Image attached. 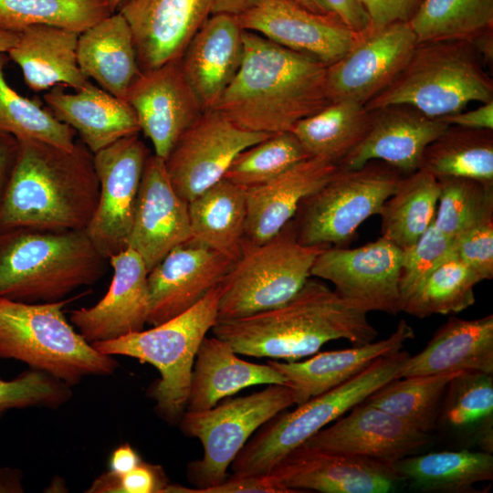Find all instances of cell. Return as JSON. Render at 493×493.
Wrapping results in <instances>:
<instances>
[{
    "instance_id": "obj_1",
    "label": "cell",
    "mask_w": 493,
    "mask_h": 493,
    "mask_svg": "<svg viewBox=\"0 0 493 493\" xmlns=\"http://www.w3.org/2000/svg\"><path fill=\"white\" fill-rule=\"evenodd\" d=\"M243 40L241 66L213 110L242 129L276 133L331 102L327 65L252 31Z\"/></svg>"
},
{
    "instance_id": "obj_2",
    "label": "cell",
    "mask_w": 493,
    "mask_h": 493,
    "mask_svg": "<svg viewBox=\"0 0 493 493\" xmlns=\"http://www.w3.org/2000/svg\"><path fill=\"white\" fill-rule=\"evenodd\" d=\"M19 150L1 206L0 229L86 230L100 184L93 152L79 139L64 149L17 139Z\"/></svg>"
},
{
    "instance_id": "obj_3",
    "label": "cell",
    "mask_w": 493,
    "mask_h": 493,
    "mask_svg": "<svg viewBox=\"0 0 493 493\" xmlns=\"http://www.w3.org/2000/svg\"><path fill=\"white\" fill-rule=\"evenodd\" d=\"M212 332L238 354L288 362L311 356L330 341L345 339L362 345L378 335L366 311L326 284L310 278L285 304L238 319L217 320Z\"/></svg>"
},
{
    "instance_id": "obj_4",
    "label": "cell",
    "mask_w": 493,
    "mask_h": 493,
    "mask_svg": "<svg viewBox=\"0 0 493 493\" xmlns=\"http://www.w3.org/2000/svg\"><path fill=\"white\" fill-rule=\"evenodd\" d=\"M108 264L87 230L0 229V298L63 300L97 283Z\"/></svg>"
},
{
    "instance_id": "obj_5",
    "label": "cell",
    "mask_w": 493,
    "mask_h": 493,
    "mask_svg": "<svg viewBox=\"0 0 493 493\" xmlns=\"http://www.w3.org/2000/svg\"><path fill=\"white\" fill-rule=\"evenodd\" d=\"M72 299L26 303L0 298V359L20 361L73 387L115 372L114 356L96 350L63 311Z\"/></svg>"
},
{
    "instance_id": "obj_6",
    "label": "cell",
    "mask_w": 493,
    "mask_h": 493,
    "mask_svg": "<svg viewBox=\"0 0 493 493\" xmlns=\"http://www.w3.org/2000/svg\"><path fill=\"white\" fill-rule=\"evenodd\" d=\"M219 287L200 301L163 323L113 340L91 343L99 351L134 358L154 366L160 379L149 388L155 411L167 423L185 412L197 351L217 321Z\"/></svg>"
},
{
    "instance_id": "obj_7",
    "label": "cell",
    "mask_w": 493,
    "mask_h": 493,
    "mask_svg": "<svg viewBox=\"0 0 493 493\" xmlns=\"http://www.w3.org/2000/svg\"><path fill=\"white\" fill-rule=\"evenodd\" d=\"M468 41L418 43L398 77L364 106L408 105L431 118L493 100V80Z\"/></svg>"
},
{
    "instance_id": "obj_8",
    "label": "cell",
    "mask_w": 493,
    "mask_h": 493,
    "mask_svg": "<svg viewBox=\"0 0 493 493\" xmlns=\"http://www.w3.org/2000/svg\"><path fill=\"white\" fill-rule=\"evenodd\" d=\"M406 351L379 357L341 385L314 396L268 421L250 438L231 464L236 476L268 474L290 451L362 403L389 382L402 377Z\"/></svg>"
},
{
    "instance_id": "obj_9",
    "label": "cell",
    "mask_w": 493,
    "mask_h": 493,
    "mask_svg": "<svg viewBox=\"0 0 493 493\" xmlns=\"http://www.w3.org/2000/svg\"><path fill=\"white\" fill-rule=\"evenodd\" d=\"M325 248L301 245L292 219L274 237L242 251L218 284L217 320H234L281 306L309 278Z\"/></svg>"
},
{
    "instance_id": "obj_10",
    "label": "cell",
    "mask_w": 493,
    "mask_h": 493,
    "mask_svg": "<svg viewBox=\"0 0 493 493\" xmlns=\"http://www.w3.org/2000/svg\"><path fill=\"white\" fill-rule=\"evenodd\" d=\"M404 176L390 164L372 160L356 169L340 168L316 192L304 198L292 218L304 246H347L358 227L382 206Z\"/></svg>"
},
{
    "instance_id": "obj_11",
    "label": "cell",
    "mask_w": 493,
    "mask_h": 493,
    "mask_svg": "<svg viewBox=\"0 0 493 493\" xmlns=\"http://www.w3.org/2000/svg\"><path fill=\"white\" fill-rule=\"evenodd\" d=\"M295 404L287 384H267L261 391L215 404L210 409L186 411L179 424L183 433L203 446L201 459L191 462L187 475L195 489L219 484L227 468L253 434L263 425Z\"/></svg>"
},
{
    "instance_id": "obj_12",
    "label": "cell",
    "mask_w": 493,
    "mask_h": 493,
    "mask_svg": "<svg viewBox=\"0 0 493 493\" xmlns=\"http://www.w3.org/2000/svg\"><path fill=\"white\" fill-rule=\"evenodd\" d=\"M261 0H122L118 6L133 36L141 71L180 58L213 16H239Z\"/></svg>"
},
{
    "instance_id": "obj_13",
    "label": "cell",
    "mask_w": 493,
    "mask_h": 493,
    "mask_svg": "<svg viewBox=\"0 0 493 493\" xmlns=\"http://www.w3.org/2000/svg\"><path fill=\"white\" fill-rule=\"evenodd\" d=\"M403 257L401 248L382 236L357 248L329 246L317 256L310 275L330 281L341 298L367 313L396 315Z\"/></svg>"
},
{
    "instance_id": "obj_14",
    "label": "cell",
    "mask_w": 493,
    "mask_h": 493,
    "mask_svg": "<svg viewBox=\"0 0 493 493\" xmlns=\"http://www.w3.org/2000/svg\"><path fill=\"white\" fill-rule=\"evenodd\" d=\"M149 154L139 133L121 138L93 153L100 197L86 230L96 248L107 259L127 247L142 171Z\"/></svg>"
},
{
    "instance_id": "obj_15",
    "label": "cell",
    "mask_w": 493,
    "mask_h": 493,
    "mask_svg": "<svg viewBox=\"0 0 493 493\" xmlns=\"http://www.w3.org/2000/svg\"><path fill=\"white\" fill-rule=\"evenodd\" d=\"M270 134L242 129L215 110L204 111L164 160L173 187L190 202L223 179L241 151Z\"/></svg>"
},
{
    "instance_id": "obj_16",
    "label": "cell",
    "mask_w": 493,
    "mask_h": 493,
    "mask_svg": "<svg viewBox=\"0 0 493 493\" xmlns=\"http://www.w3.org/2000/svg\"><path fill=\"white\" fill-rule=\"evenodd\" d=\"M417 44L408 22L370 28L343 57L327 67L330 101L365 105L398 77Z\"/></svg>"
},
{
    "instance_id": "obj_17",
    "label": "cell",
    "mask_w": 493,
    "mask_h": 493,
    "mask_svg": "<svg viewBox=\"0 0 493 493\" xmlns=\"http://www.w3.org/2000/svg\"><path fill=\"white\" fill-rule=\"evenodd\" d=\"M244 30L329 66L362 37L331 13L318 14L292 0H261L237 16Z\"/></svg>"
},
{
    "instance_id": "obj_18",
    "label": "cell",
    "mask_w": 493,
    "mask_h": 493,
    "mask_svg": "<svg viewBox=\"0 0 493 493\" xmlns=\"http://www.w3.org/2000/svg\"><path fill=\"white\" fill-rule=\"evenodd\" d=\"M191 239L188 202L173 187L164 160L150 153L142 171L127 247L141 256L150 271L170 251Z\"/></svg>"
},
{
    "instance_id": "obj_19",
    "label": "cell",
    "mask_w": 493,
    "mask_h": 493,
    "mask_svg": "<svg viewBox=\"0 0 493 493\" xmlns=\"http://www.w3.org/2000/svg\"><path fill=\"white\" fill-rule=\"evenodd\" d=\"M126 100L137 115L141 131L152 142L154 154L163 160L204 112L184 76L180 58L142 72Z\"/></svg>"
},
{
    "instance_id": "obj_20",
    "label": "cell",
    "mask_w": 493,
    "mask_h": 493,
    "mask_svg": "<svg viewBox=\"0 0 493 493\" xmlns=\"http://www.w3.org/2000/svg\"><path fill=\"white\" fill-rule=\"evenodd\" d=\"M236 259L190 240L148 273L149 316L155 326L184 312L216 287Z\"/></svg>"
},
{
    "instance_id": "obj_21",
    "label": "cell",
    "mask_w": 493,
    "mask_h": 493,
    "mask_svg": "<svg viewBox=\"0 0 493 493\" xmlns=\"http://www.w3.org/2000/svg\"><path fill=\"white\" fill-rule=\"evenodd\" d=\"M429 441V434L363 401L301 446L392 466Z\"/></svg>"
},
{
    "instance_id": "obj_22",
    "label": "cell",
    "mask_w": 493,
    "mask_h": 493,
    "mask_svg": "<svg viewBox=\"0 0 493 493\" xmlns=\"http://www.w3.org/2000/svg\"><path fill=\"white\" fill-rule=\"evenodd\" d=\"M290 493H386L400 481L392 466L299 446L269 472Z\"/></svg>"
},
{
    "instance_id": "obj_23",
    "label": "cell",
    "mask_w": 493,
    "mask_h": 493,
    "mask_svg": "<svg viewBox=\"0 0 493 493\" xmlns=\"http://www.w3.org/2000/svg\"><path fill=\"white\" fill-rule=\"evenodd\" d=\"M109 265L113 275L104 297L69 316L71 324L90 343L142 330L148 320L149 271L141 256L126 247L111 256Z\"/></svg>"
},
{
    "instance_id": "obj_24",
    "label": "cell",
    "mask_w": 493,
    "mask_h": 493,
    "mask_svg": "<svg viewBox=\"0 0 493 493\" xmlns=\"http://www.w3.org/2000/svg\"><path fill=\"white\" fill-rule=\"evenodd\" d=\"M373 111L372 125L362 141L339 163L340 168L356 169L378 160L404 175L420 168L429 143L449 126L440 118H431L408 105H390Z\"/></svg>"
},
{
    "instance_id": "obj_25",
    "label": "cell",
    "mask_w": 493,
    "mask_h": 493,
    "mask_svg": "<svg viewBox=\"0 0 493 493\" xmlns=\"http://www.w3.org/2000/svg\"><path fill=\"white\" fill-rule=\"evenodd\" d=\"M243 31L237 16H213L192 37L180 58L184 76L204 111L215 107L241 66Z\"/></svg>"
},
{
    "instance_id": "obj_26",
    "label": "cell",
    "mask_w": 493,
    "mask_h": 493,
    "mask_svg": "<svg viewBox=\"0 0 493 493\" xmlns=\"http://www.w3.org/2000/svg\"><path fill=\"white\" fill-rule=\"evenodd\" d=\"M339 166L309 157L274 178L246 190L245 242L259 245L278 235L294 217L301 201L320 188Z\"/></svg>"
},
{
    "instance_id": "obj_27",
    "label": "cell",
    "mask_w": 493,
    "mask_h": 493,
    "mask_svg": "<svg viewBox=\"0 0 493 493\" xmlns=\"http://www.w3.org/2000/svg\"><path fill=\"white\" fill-rule=\"evenodd\" d=\"M414 338L412 327L401 320L387 338L352 348L316 352L302 362H267L285 378L295 395V404L328 392L351 379L379 357L401 351L404 343Z\"/></svg>"
},
{
    "instance_id": "obj_28",
    "label": "cell",
    "mask_w": 493,
    "mask_h": 493,
    "mask_svg": "<svg viewBox=\"0 0 493 493\" xmlns=\"http://www.w3.org/2000/svg\"><path fill=\"white\" fill-rule=\"evenodd\" d=\"M64 88H51L44 94V100L54 116L71 127L93 153L141 131L137 115L127 100L89 81L74 93L65 92Z\"/></svg>"
},
{
    "instance_id": "obj_29",
    "label": "cell",
    "mask_w": 493,
    "mask_h": 493,
    "mask_svg": "<svg viewBox=\"0 0 493 493\" xmlns=\"http://www.w3.org/2000/svg\"><path fill=\"white\" fill-rule=\"evenodd\" d=\"M482 372L493 373V315L450 317L427 345L410 356L402 377Z\"/></svg>"
},
{
    "instance_id": "obj_30",
    "label": "cell",
    "mask_w": 493,
    "mask_h": 493,
    "mask_svg": "<svg viewBox=\"0 0 493 493\" xmlns=\"http://www.w3.org/2000/svg\"><path fill=\"white\" fill-rule=\"evenodd\" d=\"M226 341L205 337L197 351L186 411L210 409L222 399L259 384H285L271 364H257L238 357Z\"/></svg>"
},
{
    "instance_id": "obj_31",
    "label": "cell",
    "mask_w": 493,
    "mask_h": 493,
    "mask_svg": "<svg viewBox=\"0 0 493 493\" xmlns=\"http://www.w3.org/2000/svg\"><path fill=\"white\" fill-rule=\"evenodd\" d=\"M79 34L59 26H30L19 32L7 56L20 67L32 90L39 92L55 86L76 90L89 82L78 63Z\"/></svg>"
},
{
    "instance_id": "obj_32",
    "label": "cell",
    "mask_w": 493,
    "mask_h": 493,
    "mask_svg": "<svg viewBox=\"0 0 493 493\" xmlns=\"http://www.w3.org/2000/svg\"><path fill=\"white\" fill-rule=\"evenodd\" d=\"M77 57L87 79L121 100H126L130 87L142 73L131 29L119 12L79 34Z\"/></svg>"
},
{
    "instance_id": "obj_33",
    "label": "cell",
    "mask_w": 493,
    "mask_h": 493,
    "mask_svg": "<svg viewBox=\"0 0 493 493\" xmlns=\"http://www.w3.org/2000/svg\"><path fill=\"white\" fill-rule=\"evenodd\" d=\"M192 239L235 259L245 243L246 190L225 178L188 202Z\"/></svg>"
},
{
    "instance_id": "obj_34",
    "label": "cell",
    "mask_w": 493,
    "mask_h": 493,
    "mask_svg": "<svg viewBox=\"0 0 493 493\" xmlns=\"http://www.w3.org/2000/svg\"><path fill=\"white\" fill-rule=\"evenodd\" d=\"M392 467L399 480L424 492H470L475 484L493 479L489 452L459 450L406 456Z\"/></svg>"
},
{
    "instance_id": "obj_35",
    "label": "cell",
    "mask_w": 493,
    "mask_h": 493,
    "mask_svg": "<svg viewBox=\"0 0 493 493\" xmlns=\"http://www.w3.org/2000/svg\"><path fill=\"white\" fill-rule=\"evenodd\" d=\"M373 111L353 100H335L290 130L310 157L339 163L362 141Z\"/></svg>"
},
{
    "instance_id": "obj_36",
    "label": "cell",
    "mask_w": 493,
    "mask_h": 493,
    "mask_svg": "<svg viewBox=\"0 0 493 493\" xmlns=\"http://www.w3.org/2000/svg\"><path fill=\"white\" fill-rule=\"evenodd\" d=\"M438 196L432 173L418 169L404 175L380 211L381 236L402 250L411 247L434 223Z\"/></svg>"
},
{
    "instance_id": "obj_37",
    "label": "cell",
    "mask_w": 493,
    "mask_h": 493,
    "mask_svg": "<svg viewBox=\"0 0 493 493\" xmlns=\"http://www.w3.org/2000/svg\"><path fill=\"white\" fill-rule=\"evenodd\" d=\"M419 169L436 178L493 182V130L449 125L425 149Z\"/></svg>"
},
{
    "instance_id": "obj_38",
    "label": "cell",
    "mask_w": 493,
    "mask_h": 493,
    "mask_svg": "<svg viewBox=\"0 0 493 493\" xmlns=\"http://www.w3.org/2000/svg\"><path fill=\"white\" fill-rule=\"evenodd\" d=\"M458 373L394 379L372 393L364 402L429 434L438 419L446 388Z\"/></svg>"
},
{
    "instance_id": "obj_39",
    "label": "cell",
    "mask_w": 493,
    "mask_h": 493,
    "mask_svg": "<svg viewBox=\"0 0 493 493\" xmlns=\"http://www.w3.org/2000/svg\"><path fill=\"white\" fill-rule=\"evenodd\" d=\"M417 43L468 41L493 25V0H424L408 22Z\"/></svg>"
},
{
    "instance_id": "obj_40",
    "label": "cell",
    "mask_w": 493,
    "mask_h": 493,
    "mask_svg": "<svg viewBox=\"0 0 493 493\" xmlns=\"http://www.w3.org/2000/svg\"><path fill=\"white\" fill-rule=\"evenodd\" d=\"M480 281L452 251L418 286L402 311L421 319L458 313L475 303L474 288Z\"/></svg>"
},
{
    "instance_id": "obj_41",
    "label": "cell",
    "mask_w": 493,
    "mask_h": 493,
    "mask_svg": "<svg viewBox=\"0 0 493 493\" xmlns=\"http://www.w3.org/2000/svg\"><path fill=\"white\" fill-rule=\"evenodd\" d=\"M112 15L107 0H0V29L48 25L82 33Z\"/></svg>"
},
{
    "instance_id": "obj_42",
    "label": "cell",
    "mask_w": 493,
    "mask_h": 493,
    "mask_svg": "<svg viewBox=\"0 0 493 493\" xmlns=\"http://www.w3.org/2000/svg\"><path fill=\"white\" fill-rule=\"evenodd\" d=\"M8 59L7 54H0V131L72 149L77 132L38 100L23 97L8 85L5 77Z\"/></svg>"
},
{
    "instance_id": "obj_43",
    "label": "cell",
    "mask_w": 493,
    "mask_h": 493,
    "mask_svg": "<svg viewBox=\"0 0 493 493\" xmlns=\"http://www.w3.org/2000/svg\"><path fill=\"white\" fill-rule=\"evenodd\" d=\"M435 226L451 238L493 220V182L440 177Z\"/></svg>"
},
{
    "instance_id": "obj_44",
    "label": "cell",
    "mask_w": 493,
    "mask_h": 493,
    "mask_svg": "<svg viewBox=\"0 0 493 493\" xmlns=\"http://www.w3.org/2000/svg\"><path fill=\"white\" fill-rule=\"evenodd\" d=\"M309 157L290 131L276 132L241 151L224 178L247 189L274 178Z\"/></svg>"
},
{
    "instance_id": "obj_45",
    "label": "cell",
    "mask_w": 493,
    "mask_h": 493,
    "mask_svg": "<svg viewBox=\"0 0 493 493\" xmlns=\"http://www.w3.org/2000/svg\"><path fill=\"white\" fill-rule=\"evenodd\" d=\"M446 393L439 415L446 425L464 428L492 419V373L462 372L450 381Z\"/></svg>"
},
{
    "instance_id": "obj_46",
    "label": "cell",
    "mask_w": 493,
    "mask_h": 493,
    "mask_svg": "<svg viewBox=\"0 0 493 493\" xmlns=\"http://www.w3.org/2000/svg\"><path fill=\"white\" fill-rule=\"evenodd\" d=\"M71 397V386L45 372L29 368L12 380L0 378V419L15 409H58Z\"/></svg>"
},
{
    "instance_id": "obj_47",
    "label": "cell",
    "mask_w": 493,
    "mask_h": 493,
    "mask_svg": "<svg viewBox=\"0 0 493 493\" xmlns=\"http://www.w3.org/2000/svg\"><path fill=\"white\" fill-rule=\"evenodd\" d=\"M453 238L441 232L434 223L417 242L404 251L399 290L401 311L409 297L452 252Z\"/></svg>"
},
{
    "instance_id": "obj_48",
    "label": "cell",
    "mask_w": 493,
    "mask_h": 493,
    "mask_svg": "<svg viewBox=\"0 0 493 493\" xmlns=\"http://www.w3.org/2000/svg\"><path fill=\"white\" fill-rule=\"evenodd\" d=\"M170 483L159 466L142 462L130 472L116 476L109 470L86 490L91 493H165Z\"/></svg>"
},
{
    "instance_id": "obj_49",
    "label": "cell",
    "mask_w": 493,
    "mask_h": 493,
    "mask_svg": "<svg viewBox=\"0 0 493 493\" xmlns=\"http://www.w3.org/2000/svg\"><path fill=\"white\" fill-rule=\"evenodd\" d=\"M453 253L481 280L493 278V220L453 238Z\"/></svg>"
},
{
    "instance_id": "obj_50",
    "label": "cell",
    "mask_w": 493,
    "mask_h": 493,
    "mask_svg": "<svg viewBox=\"0 0 493 493\" xmlns=\"http://www.w3.org/2000/svg\"><path fill=\"white\" fill-rule=\"evenodd\" d=\"M179 493H290L270 473L264 475H233L213 487L195 489L178 486Z\"/></svg>"
},
{
    "instance_id": "obj_51",
    "label": "cell",
    "mask_w": 493,
    "mask_h": 493,
    "mask_svg": "<svg viewBox=\"0 0 493 493\" xmlns=\"http://www.w3.org/2000/svg\"><path fill=\"white\" fill-rule=\"evenodd\" d=\"M372 29L395 22H409L424 0H359Z\"/></svg>"
},
{
    "instance_id": "obj_52",
    "label": "cell",
    "mask_w": 493,
    "mask_h": 493,
    "mask_svg": "<svg viewBox=\"0 0 493 493\" xmlns=\"http://www.w3.org/2000/svg\"><path fill=\"white\" fill-rule=\"evenodd\" d=\"M326 10L335 15L348 27L357 33L370 30L369 17L359 0H319Z\"/></svg>"
},
{
    "instance_id": "obj_53",
    "label": "cell",
    "mask_w": 493,
    "mask_h": 493,
    "mask_svg": "<svg viewBox=\"0 0 493 493\" xmlns=\"http://www.w3.org/2000/svg\"><path fill=\"white\" fill-rule=\"evenodd\" d=\"M448 125H455L469 129L493 130V100L482 103L477 109L468 111H460L440 118Z\"/></svg>"
},
{
    "instance_id": "obj_54",
    "label": "cell",
    "mask_w": 493,
    "mask_h": 493,
    "mask_svg": "<svg viewBox=\"0 0 493 493\" xmlns=\"http://www.w3.org/2000/svg\"><path fill=\"white\" fill-rule=\"evenodd\" d=\"M18 150L17 139L0 131V206L16 162Z\"/></svg>"
},
{
    "instance_id": "obj_55",
    "label": "cell",
    "mask_w": 493,
    "mask_h": 493,
    "mask_svg": "<svg viewBox=\"0 0 493 493\" xmlns=\"http://www.w3.org/2000/svg\"><path fill=\"white\" fill-rule=\"evenodd\" d=\"M142 462L137 451L125 443L116 447L109 459V471L116 476H122Z\"/></svg>"
},
{
    "instance_id": "obj_56",
    "label": "cell",
    "mask_w": 493,
    "mask_h": 493,
    "mask_svg": "<svg viewBox=\"0 0 493 493\" xmlns=\"http://www.w3.org/2000/svg\"><path fill=\"white\" fill-rule=\"evenodd\" d=\"M492 27L486 29L472 37L468 42L476 50L483 64H492L493 60V37Z\"/></svg>"
},
{
    "instance_id": "obj_57",
    "label": "cell",
    "mask_w": 493,
    "mask_h": 493,
    "mask_svg": "<svg viewBox=\"0 0 493 493\" xmlns=\"http://www.w3.org/2000/svg\"><path fill=\"white\" fill-rule=\"evenodd\" d=\"M23 474L16 467H0V493H22Z\"/></svg>"
},
{
    "instance_id": "obj_58",
    "label": "cell",
    "mask_w": 493,
    "mask_h": 493,
    "mask_svg": "<svg viewBox=\"0 0 493 493\" xmlns=\"http://www.w3.org/2000/svg\"><path fill=\"white\" fill-rule=\"evenodd\" d=\"M19 37V33L0 29V54H7L15 47Z\"/></svg>"
},
{
    "instance_id": "obj_59",
    "label": "cell",
    "mask_w": 493,
    "mask_h": 493,
    "mask_svg": "<svg viewBox=\"0 0 493 493\" xmlns=\"http://www.w3.org/2000/svg\"><path fill=\"white\" fill-rule=\"evenodd\" d=\"M306 9L318 14H328L326 8L319 0H292Z\"/></svg>"
},
{
    "instance_id": "obj_60",
    "label": "cell",
    "mask_w": 493,
    "mask_h": 493,
    "mask_svg": "<svg viewBox=\"0 0 493 493\" xmlns=\"http://www.w3.org/2000/svg\"><path fill=\"white\" fill-rule=\"evenodd\" d=\"M121 1L122 0H107L112 14H114L115 10L118 8Z\"/></svg>"
}]
</instances>
